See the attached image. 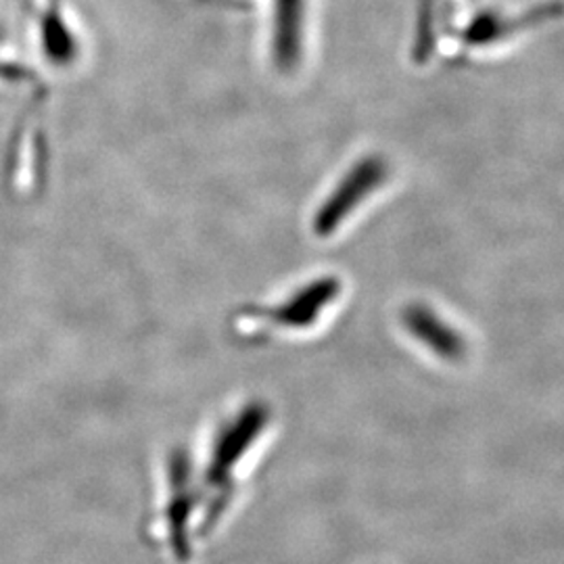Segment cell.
<instances>
[{
    "instance_id": "6da1fadb",
    "label": "cell",
    "mask_w": 564,
    "mask_h": 564,
    "mask_svg": "<svg viewBox=\"0 0 564 564\" xmlns=\"http://www.w3.org/2000/svg\"><path fill=\"white\" fill-rule=\"evenodd\" d=\"M163 468L165 477L149 533L176 561H186L193 556L195 544L212 531L207 502L197 481L195 464L186 452L174 449Z\"/></svg>"
},
{
    "instance_id": "277c9868",
    "label": "cell",
    "mask_w": 564,
    "mask_h": 564,
    "mask_svg": "<svg viewBox=\"0 0 564 564\" xmlns=\"http://www.w3.org/2000/svg\"><path fill=\"white\" fill-rule=\"evenodd\" d=\"M403 324L405 328L424 343L429 349H433L440 358L444 360H460L464 356V339L449 326L442 321L431 307L426 305H410L403 312Z\"/></svg>"
},
{
    "instance_id": "5b68a950",
    "label": "cell",
    "mask_w": 564,
    "mask_h": 564,
    "mask_svg": "<svg viewBox=\"0 0 564 564\" xmlns=\"http://www.w3.org/2000/svg\"><path fill=\"white\" fill-rule=\"evenodd\" d=\"M379 182V167H362L349 176V181L337 188V193L324 203L323 209L316 216V232L321 237H328L345 216L356 207V203L362 199L364 195L370 193V188Z\"/></svg>"
},
{
    "instance_id": "8992f818",
    "label": "cell",
    "mask_w": 564,
    "mask_h": 564,
    "mask_svg": "<svg viewBox=\"0 0 564 564\" xmlns=\"http://www.w3.org/2000/svg\"><path fill=\"white\" fill-rule=\"evenodd\" d=\"M302 0H276V28H274V53L282 65H289L297 55L300 41Z\"/></svg>"
},
{
    "instance_id": "7a4b0ae2",
    "label": "cell",
    "mask_w": 564,
    "mask_h": 564,
    "mask_svg": "<svg viewBox=\"0 0 564 564\" xmlns=\"http://www.w3.org/2000/svg\"><path fill=\"white\" fill-rule=\"evenodd\" d=\"M270 423V408L262 402L242 405L239 412L230 414L207 440L197 473L203 496L207 502L212 529L232 500L235 477L251 447L260 442L265 426Z\"/></svg>"
},
{
    "instance_id": "3957f363",
    "label": "cell",
    "mask_w": 564,
    "mask_h": 564,
    "mask_svg": "<svg viewBox=\"0 0 564 564\" xmlns=\"http://www.w3.org/2000/svg\"><path fill=\"white\" fill-rule=\"evenodd\" d=\"M341 293V284L337 279H321L310 282L286 297L281 305L272 310L245 307L232 318V328L241 339H256L258 333H265L270 326L281 328H307L318 321L330 303Z\"/></svg>"
},
{
    "instance_id": "52a82bcc",
    "label": "cell",
    "mask_w": 564,
    "mask_h": 564,
    "mask_svg": "<svg viewBox=\"0 0 564 564\" xmlns=\"http://www.w3.org/2000/svg\"><path fill=\"white\" fill-rule=\"evenodd\" d=\"M42 42H44V53L55 63H69L76 57V41L57 15H48L44 21Z\"/></svg>"
}]
</instances>
